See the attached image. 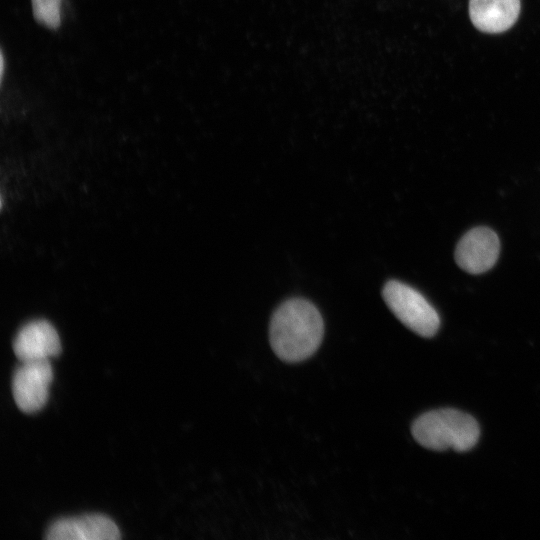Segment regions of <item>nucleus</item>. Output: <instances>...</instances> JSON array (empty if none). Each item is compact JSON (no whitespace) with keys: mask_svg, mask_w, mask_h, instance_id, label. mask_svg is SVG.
Returning <instances> with one entry per match:
<instances>
[{"mask_svg":"<svg viewBox=\"0 0 540 540\" xmlns=\"http://www.w3.org/2000/svg\"><path fill=\"white\" fill-rule=\"evenodd\" d=\"M13 351L21 362L49 360L60 353V338L51 323L34 320L18 331L13 342Z\"/></svg>","mask_w":540,"mask_h":540,"instance_id":"7","label":"nucleus"},{"mask_svg":"<svg viewBox=\"0 0 540 540\" xmlns=\"http://www.w3.org/2000/svg\"><path fill=\"white\" fill-rule=\"evenodd\" d=\"M520 8V0H470L469 16L479 31L501 33L514 25Z\"/></svg>","mask_w":540,"mask_h":540,"instance_id":"8","label":"nucleus"},{"mask_svg":"<svg viewBox=\"0 0 540 540\" xmlns=\"http://www.w3.org/2000/svg\"><path fill=\"white\" fill-rule=\"evenodd\" d=\"M500 251L497 234L487 227L469 230L458 242L455 249V261L464 271L480 274L491 269L496 263Z\"/></svg>","mask_w":540,"mask_h":540,"instance_id":"5","label":"nucleus"},{"mask_svg":"<svg viewBox=\"0 0 540 540\" xmlns=\"http://www.w3.org/2000/svg\"><path fill=\"white\" fill-rule=\"evenodd\" d=\"M53 370L48 359L26 361L12 377V394L17 407L25 413H35L46 403Z\"/></svg>","mask_w":540,"mask_h":540,"instance_id":"4","label":"nucleus"},{"mask_svg":"<svg viewBox=\"0 0 540 540\" xmlns=\"http://www.w3.org/2000/svg\"><path fill=\"white\" fill-rule=\"evenodd\" d=\"M61 0H32L36 20L49 27L57 28L61 22Z\"/></svg>","mask_w":540,"mask_h":540,"instance_id":"9","label":"nucleus"},{"mask_svg":"<svg viewBox=\"0 0 540 540\" xmlns=\"http://www.w3.org/2000/svg\"><path fill=\"white\" fill-rule=\"evenodd\" d=\"M392 313L410 330L422 337H432L439 329L437 311L414 288L396 280L388 281L382 291Z\"/></svg>","mask_w":540,"mask_h":540,"instance_id":"3","label":"nucleus"},{"mask_svg":"<svg viewBox=\"0 0 540 540\" xmlns=\"http://www.w3.org/2000/svg\"><path fill=\"white\" fill-rule=\"evenodd\" d=\"M411 430L420 445L436 451H468L475 446L480 435L476 420L455 409L427 412L414 421Z\"/></svg>","mask_w":540,"mask_h":540,"instance_id":"2","label":"nucleus"},{"mask_svg":"<svg viewBox=\"0 0 540 540\" xmlns=\"http://www.w3.org/2000/svg\"><path fill=\"white\" fill-rule=\"evenodd\" d=\"M48 540H116L120 531L115 522L102 514L60 518L46 530Z\"/></svg>","mask_w":540,"mask_h":540,"instance_id":"6","label":"nucleus"},{"mask_svg":"<svg viewBox=\"0 0 540 540\" xmlns=\"http://www.w3.org/2000/svg\"><path fill=\"white\" fill-rule=\"evenodd\" d=\"M324 323L317 308L302 298L283 302L273 313L269 328L275 354L286 362H300L319 347Z\"/></svg>","mask_w":540,"mask_h":540,"instance_id":"1","label":"nucleus"},{"mask_svg":"<svg viewBox=\"0 0 540 540\" xmlns=\"http://www.w3.org/2000/svg\"><path fill=\"white\" fill-rule=\"evenodd\" d=\"M3 70H4V58H3V55L1 56V76L3 75Z\"/></svg>","mask_w":540,"mask_h":540,"instance_id":"10","label":"nucleus"}]
</instances>
